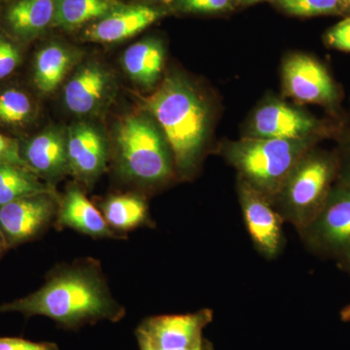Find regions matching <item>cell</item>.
<instances>
[{
  "label": "cell",
  "mask_w": 350,
  "mask_h": 350,
  "mask_svg": "<svg viewBox=\"0 0 350 350\" xmlns=\"http://www.w3.org/2000/svg\"><path fill=\"white\" fill-rule=\"evenodd\" d=\"M0 312L25 317H45L66 330H77L100 321L118 322L126 310L115 300L100 262L78 260L59 265L33 293L0 306Z\"/></svg>",
  "instance_id": "obj_1"
},
{
  "label": "cell",
  "mask_w": 350,
  "mask_h": 350,
  "mask_svg": "<svg viewBox=\"0 0 350 350\" xmlns=\"http://www.w3.org/2000/svg\"><path fill=\"white\" fill-rule=\"evenodd\" d=\"M142 103L169 144L175 170L182 175L192 174L208 125L206 105L194 88L180 76L170 75Z\"/></svg>",
  "instance_id": "obj_2"
},
{
  "label": "cell",
  "mask_w": 350,
  "mask_h": 350,
  "mask_svg": "<svg viewBox=\"0 0 350 350\" xmlns=\"http://www.w3.org/2000/svg\"><path fill=\"white\" fill-rule=\"evenodd\" d=\"M113 140L117 170L126 180L158 185L174 174L169 144L148 115L130 114L120 120Z\"/></svg>",
  "instance_id": "obj_3"
},
{
  "label": "cell",
  "mask_w": 350,
  "mask_h": 350,
  "mask_svg": "<svg viewBox=\"0 0 350 350\" xmlns=\"http://www.w3.org/2000/svg\"><path fill=\"white\" fill-rule=\"evenodd\" d=\"M308 148L306 140L245 138L232 144L227 156L241 179L273 202Z\"/></svg>",
  "instance_id": "obj_4"
},
{
  "label": "cell",
  "mask_w": 350,
  "mask_h": 350,
  "mask_svg": "<svg viewBox=\"0 0 350 350\" xmlns=\"http://www.w3.org/2000/svg\"><path fill=\"white\" fill-rule=\"evenodd\" d=\"M338 172V163L333 157L308 152L273 200L283 220L293 225L299 232L304 231L325 204Z\"/></svg>",
  "instance_id": "obj_5"
},
{
  "label": "cell",
  "mask_w": 350,
  "mask_h": 350,
  "mask_svg": "<svg viewBox=\"0 0 350 350\" xmlns=\"http://www.w3.org/2000/svg\"><path fill=\"white\" fill-rule=\"evenodd\" d=\"M213 319L211 310L149 317L135 331L138 345L140 350H211L204 331Z\"/></svg>",
  "instance_id": "obj_6"
},
{
  "label": "cell",
  "mask_w": 350,
  "mask_h": 350,
  "mask_svg": "<svg viewBox=\"0 0 350 350\" xmlns=\"http://www.w3.org/2000/svg\"><path fill=\"white\" fill-rule=\"evenodd\" d=\"M310 250L322 256H350V187L340 183L332 188L319 215L300 232Z\"/></svg>",
  "instance_id": "obj_7"
},
{
  "label": "cell",
  "mask_w": 350,
  "mask_h": 350,
  "mask_svg": "<svg viewBox=\"0 0 350 350\" xmlns=\"http://www.w3.org/2000/svg\"><path fill=\"white\" fill-rule=\"evenodd\" d=\"M59 202L56 192L42 193L0 206V231L9 250L38 238L55 224Z\"/></svg>",
  "instance_id": "obj_8"
},
{
  "label": "cell",
  "mask_w": 350,
  "mask_h": 350,
  "mask_svg": "<svg viewBox=\"0 0 350 350\" xmlns=\"http://www.w3.org/2000/svg\"><path fill=\"white\" fill-rule=\"evenodd\" d=\"M239 197L244 224L255 248L267 259L278 257L284 244V220L275 204L241 178L239 182Z\"/></svg>",
  "instance_id": "obj_9"
},
{
  "label": "cell",
  "mask_w": 350,
  "mask_h": 350,
  "mask_svg": "<svg viewBox=\"0 0 350 350\" xmlns=\"http://www.w3.org/2000/svg\"><path fill=\"white\" fill-rule=\"evenodd\" d=\"M115 85L114 77L103 64H83L64 85V105L77 116H96L112 100Z\"/></svg>",
  "instance_id": "obj_10"
},
{
  "label": "cell",
  "mask_w": 350,
  "mask_h": 350,
  "mask_svg": "<svg viewBox=\"0 0 350 350\" xmlns=\"http://www.w3.org/2000/svg\"><path fill=\"white\" fill-rule=\"evenodd\" d=\"M69 174L92 187L107 170L109 146L107 138L96 126L80 122L66 131Z\"/></svg>",
  "instance_id": "obj_11"
},
{
  "label": "cell",
  "mask_w": 350,
  "mask_h": 350,
  "mask_svg": "<svg viewBox=\"0 0 350 350\" xmlns=\"http://www.w3.org/2000/svg\"><path fill=\"white\" fill-rule=\"evenodd\" d=\"M286 93L303 103L331 105L338 100V90L327 69L313 57L296 54L283 66Z\"/></svg>",
  "instance_id": "obj_12"
},
{
  "label": "cell",
  "mask_w": 350,
  "mask_h": 350,
  "mask_svg": "<svg viewBox=\"0 0 350 350\" xmlns=\"http://www.w3.org/2000/svg\"><path fill=\"white\" fill-rule=\"evenodd\" d=\"M21 155L27 167L47 182L69 174L66 131L63 129L52 126L34 135L21 145Z\"/></svg>",
  "instance_id": "obj_13"
},
{
  "label": "cell",
  "mask_w": 350,
  "mask_h": 350,
  "mask_svg": "<svg viewBox=\"0 0 350 350\" xmlns=\"http://www.w3.org/2000/svg\"><path fill=\"white\" fill-rule=\"evenodd\" d=\"M55 226L68 229L94 239H123L103 218L100 209L88 199L79 186L71 185L59 198Z\"/></svg>",
  "instance_id": "obj_14"
},
{
  "label": "cell",
  "mask_w": 350,
  "mask_h": 350,
  "mask_svg": "<svg viewBox=\"0 0 350 350\" xmlns=\"http://www.w3.org/2000/svg\"><path fill=\"white\" fill-rule=\"evenodd\" d=\"M162 15L158 9L146 5H123L88 25L83 38L91 42H120L144 31Z\"/></svg>",
  "instance_id": "obj_15"
},
{
  "label": "cell",
  "mask_w": 350,
  "mask_h": 350,
  "mask_svg": "<svg viewBox=\"0 0 350 350\" xmlns=\"http://www.w3.org/2000/svg\"><path fill=\"white\" fill-rule=\"evenodd\" d=\"M317 128L312 117L282 103H269L255 113L253 135L273 139L306 140Z\"/></svg>",
  "instance_id": "obj_16"
},
{
  "label": "cell",
  "mask_w": 350,
  "mask_h": 350,
  "mask_svg": "<svg viewBox=\"0 0 350 350\" xmlns=\"http://www.w3.org/2000/svg\"><path fill=\"white\" fill-rule=\"evenodd\" d=\"M56 17V0H15L4 13L14 38L29 41L42 34Z\"/></svg>",
  "instance_id": "obj_17"
},
{
  "label": "cell",
  "mask_w": 350,
  "mask_h": 350,
  "mask_svg": "<svg viewBox=\"0 0 350 350\" xmlns=\"http://www.w3.org/2000/svg\"><path fill=\"white\" fill-rule=\"evenodd\" d=\"M77 57V51L61 43H50L41 48L33 64V82L38 91L54 93L75 68Z\"/></svg>",
  "instance_id": "obj_18"
},
{
  "label": "cell",
  "mask_w": 350,
  "mask_h": 350,
  "mask_svg": "<svg viewBox=\"0 0 350 350\" xmlns=\"http://www.w3.org/2000/svg\"><path fill=\"white\" fill-rule=\"evenodd\" d=\"M165 50L160 40L144 39L124 52L122 64L126 75L140 86L152 87L162 75Z\"/></svg>",
  "instance_id": "obj_19"
},
{
  "label": "cell",
  "mask_w": 350,
  "mask_h": 350,
  "mask_svg": "<svg viewBox=\"0 0 350 350\" xmlns=\"http://www.w3.org/2000/svg\"><path fill=\"white\" fill-rule=\"evenodd\" d=\"M103 218L117 232H124L149 225V208L146 200L137 194L113 195L98 204Z\"/></svg>",
  "instance_id": "obj_20"
},
{
  "label": "cell",
  "mask_w": 350,
  "mask_h": 350,
  "mask_svg": "<svg viewBox=\"0 0 350 350\" xmlns=\"http://www.w3.org/2000/svg\"><path fill=\"white\" fill-rule=\"evenodd\" d=\"M123 5L119 0H56L54 25L72 31L93 24Z\"/></svg>",
  "instance_id": "obj_21"
},
{
  "label": "cell",
  "mask_w": 350,
  "mask_h": 350,
  "mask_svg": "<svg viewBox=\"0 0 350 350\" xmlns=\"http://www.w3.org/2000/svg\"><path fill=\"white\" fill-rule=\"evenodd\" d=\"M54 192L51 184L41 180L27 167L0 165V206L27 196Z\"/></svg>",
  "instance_id": "obj_22"
},
{
  "label": "cell",
  "mask_w": 350,
  "mask_h": 350,
  "mask_svg": "<svg viewBox=\"0 0 350 350\" xmlns=\"http://www.w3.org/2000/svg\"><path fill=\"white\" fill-rule=\"evenodd\" d=\"M34 105L22 90L9 88L0 93V125L21 126L31 121Z\"/></svg>",
  "instance_id": "obj_23"
},
{
  "label": "cell",
  "mask_w": 350,
  "mask_h": 350,
  "mask_svg": "<svg viewBox=\"0 0 350 350\" xmlns=\"http://www.w3.org/2000/svg\"><path fill=\"white\" fill-rule=\"evenodd\" d=\"M286 12L303 17L342 14L350 10L345 0H278Z\"/></svg>",
  "instance_id": "obj_24"
},
{
  "label": "cell",
  "mask_w": 350,
  "mask_h": 350,
  "mask_svg": "<svg viewBox=\"0 0 350 350\" xmlns=\"http://www.w3.org/2000/svg\"><path fill=\"white\" fill-rule=\"evenodd\" d=\"M22 62V51L15 40L0 34V81L12 75Z\"/></svg>",
  "instance_id": "obj_25"
},
{
  "label": "cell",
  "mask_w": 350,
  "mask_h": 350,
  "mask_svg": "<svg viewBox=\"0 0 350 350\" xmlns=\"http://www.w3.org/2000/svg\"><path fill=\"white\" fill-rule=\"evenodd\" d=\"M232 0H178L177 7L192 13H216L231 7Z\"/></svg>",
  "instance_id": "obj_26"
},
{
  "label": "cell",
  "mask_w": 350,
  "mask_h": 350,
  "mask_svg": "<svg viewBox=\"0 0 350 350\" xmlns=\"http://www.w3.org/2000/svg\"><path fill=\"white\" fill-rule=\"evenodd\" d=\"M327 45L344 52H350V17L332 27L326 34Z\"/></svg>",
  "instance_id": "obj_27"
},
{
  "label": "cell",
  "mask_w": 350,
  "mask_h": 350,
  "mask_svg": "<svg viewBox=\"0 0 350 350\" xmlns=\"http://www.w3.org/2000/svg\"><path fill=\"white\" fill-rule=\"evenodd\" d=\"M0 165H18L27 167L21 155L20 142L2 133H0Z\"/></svg>",
  "instance_id": "obj_28"
},
{
  "label": "cell",
  "mask_w": 350,
  "mask_h": 350,
  "mask_svg": "<svg viewBox=\"0 0 350 350\" xmlns=\"http://www.w3.org/2000/svg\"><path fill=\"white\" fill-rule=\"evenodd\" d=\"M0 350H59L54 342H31L20 338H0Z\"/></svg>",
  "instance_id": "obj_29"
},
{
  "label": "cell",
  "mask_w": 350,
  "mask_h": 350,
  "mask_svg": "<svg viewBox=\"0 0 350 350\" xmlns=\"http://www.w3.org/2000/svg\"><path fill=\"white\" fill-rule=\"evenodd\" d=\"M340 183L350 187V157L345 167L340 170Z\"/></svg>",
  "instance_id": "obj_30"
},
{
  "label": "cell",
  "mask_w": 350,
  "mask_h": 350,
  "mask_svg": "<svg viewBox=\"0 0 350 350\" xmlns=\"http://www.w3.org/2000/svg\"><path fill=\"white\" fill-rule=\"evenodd\" d=\"M7 250H9V248L8 246H7L5 239H4L3 234H2L1 231H0V257L2 256V254H3Z\"/></svg>",
  "instance_id": "obj_31"
},
{
  "label": "cell",
  "mask_w": 350,
  "mask_h": 350,
  "mask_svg": "<svg viewBox=\"0 0 350 350\" xmlns=\"http://www.w3.org/2000/svg\"><path fill=\"white\" fill-rule=\"evenodd\" d=\"M340 319L342 321H350V305L345 306L344 310L340 312Z\"/></svg>",
  "instance_id": "obj_32"
},
{
  "label": "cell",
  "mask_w": 350,
  "mask_h": 350,
  "mask_svg": "<svg viewBox=\"0 0 350 350\" xmlns=\"http://www.w3.org/2000/svg\"><path fill=\"white\" fill-rule=\"evenodd\" d=\"M340 265H342V267H344L345 269H347L349 273H350V256L345 258V259L342 260V261H340Z\"/></svg>",
  "instance_id": "obj_33"
},
{
  "label": "cell",
  "mask_w": 350,
  "mask_h": 350,
  "mask_svg": "<svg viewBox=\"0 0 350 350\" xmlns=\"http://www.w3.org/2000/svg\"><path fill=\"white\" fill-rule=\"evenodd\" d=\"M243 1L245 2V3L251 4L257 3V2L265 1V0H243Z\"/></svg>",
  "instance_id": "obj_34"
},
{
  "label": "cell",
  "mask_w": 350,
  "mask_h": 350,
  "mask_svg": "<svg viewBox=\"0 0 350 350\" xmlns=\"http://www.w3.org/2000/svg\"><path fill=\"white\" fill-rule=\"evenodd\" d=\"M345 2L350 7V0H345Z\"/></svg>",
  "instance_id": "obj_35"
},
{
  "label": "cell",
  "mask_w": 350,
  "mask_h": 350,
  "mask_svg": "<svg viewBox=\"0 0 350 350\" xmlns=\"http://www.w3.org/2000/svg\"><path fill=\"white\" fill-rule=\"evenodd\" d=\"M159 1H170V0H159Z\"/></svg>",
  "instance_id": "obj_36"
}]
</instances>
